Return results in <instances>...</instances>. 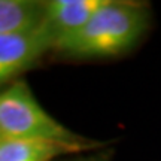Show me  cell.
Here are the masks:
<instances>
[{
	"label": "cell",
	"instance_id": "1",
	"mask_svg": "<svg viewBox=\"0 0 161 161\" xmlns=\"http://www.w3.org/2000/svg\"><path fill=\"white\" fill-rule=\"evenodd\" d=\"M142 5L112 2L78 31L55 42L54 49L76 57H108L127 51L140 37L146 25Z\"/></svg>",
	"mask_w": 161,
	"mask_h": 161
},
{
	"label": "cell",
	"instance_id": "2",
	"mask_svg": "<svg viewBox=\"0 0 161 161\" xmlns=\"http://www.w3.org/2000/svg\"><path fill=\"white\" fill-rule=\"evenodd\" d=\"M0 134L9 139H45L72 143L88 140L54 119L23 80L0 92Z\"/></svg>",
	"mask_w": 161,
	"mask_h": 161
},
{
	"label": "cell",
	"instance_id": "3",
	"mask_svg": "<svg viewBox=\"0 0 161 161\" xmlns=\"http://www.w3.org/2000/svg\"><path fill=\"white\" fill-rule=\"evenodd\" d=\"M55 37L43 23L25 33L0 36V85L29 69L42 54L54 48Z\"/></svg>",
	"mask_w": 161,
	"mask_h": 161
},
{
	"label": "cell",
	"instance_id": "4",
	"mask_svg": "<svg viewBox=\"0 0 161 161\" xmlns=\"http://www.w3.org/2000/svg\"><path fill=\"white\" fill-rule=\"evenodd\" d=\"M98 146L97 142H58L45 139H9L0 142V161H51L60 155Z\"/></svg>",
	"mask_w": 161,
	"mask_h": 161
},
{
	"label": "cell",
	"instance_id": "5",
	"mask_svg": "<svg viewBox=\"0 0 161 161\" xmlns=\"http://www.w3.org/2000/svg\"><path fill=\"white\" fill-rule=\"evenodd\" d=\"M106 3L108 0H54L45 5V24L57 42L82 29Z\"/></svg>",
	"mask_w": 161,
	"mask_h": 161
},
{
	"label": "cell",
	"instance_id": "6",
	"mask_svg": "<svg viewBox=\"0 0 161 161\" xmlns=\"http://www.w3.org/2000/svg\"><path fill=\"white\" fill-rule=\"evenodd\" d=\"M45 6L27 0H0V36L25 33L43 23Z\"/></svg>",
	"mask_w": 161,
	"mask_h": 161
},
{
	"label": "cell",
	"instance_id": "7",
	"mask_svg": "<svg viewBox=\"0 0 161 161\" xmlns=\"http://www.w3.org/2000/svg\"><path fill=\"white\" fill-rule=\"evenodd\" d=\"M2 139H3V136H2V134H0V142H2Z\"/></svg>",
	"mask_w": 161,
	"mask_h": 161
}]
</instances>
